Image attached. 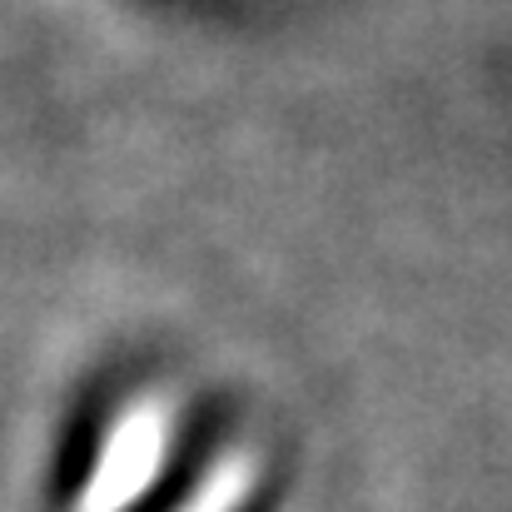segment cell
Masks as SVG:
<instances>
[{
	"label": "cell",
	"instance_id": "cell-1",
	"mask_svg": "<svg viewBox=\"0 0 512 512\" xmlns=\"http://www.w3.org/2000/svg\"><path fill=\"white\" fill-rule=\"evenodd\" d=\"M244 493H249V468H244L239 458H229V463H219V468L204 478V488H199L184 508H174V512H239Z\"/></svg>",
	"mask_w": 512,
	"mask_h": 512
}]
</instances>
